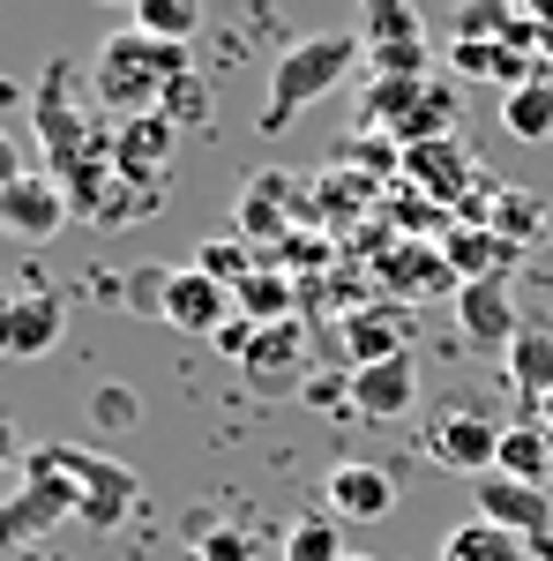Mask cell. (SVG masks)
Segmentation results:
<instances>
[{
    "mask_svg": "<svg viewBox=\"0 0 553 561\" xmlns=\"http://www.w3.org/2000/svg\"><path fill=\"white\" fill-rule=\"evenodd\" d=\"M494 472L546 486V479H553V434L546 427H502V457H494Z\"/></svg>",
    "mask_w": 553,
    "mask_h": 561,
    "instance_id": "22",
    "label": "cell"
},
{
    "mask_svg": "<svg viewBox=\"0 0 553 561\" xmlns=\"http://www.w3.org/2000/svg\"><path fill=\"white\" fill-rule=\"evenodd\" d=\"M457 262L449 248H412V255H389V300H434V293H457Z\"/></svg>",
    "mask_w": 553,
    "mask_h": 561,
    "instance_id": "18",
    "label": "cell"
},
{
    "mask_svg": "<svg viewBox=\"0 0 553 561\" xmlns=\"http://www.w3.org/2000/svg\"><path fill=\"white\" fill-rule=\"evenodd\" d=\"M352 31L367 38V60H375L382 83L426 76V23H419L412 0H359V23Z\"/></svg>",
    "mask_w": 553,
    "mask_h": 561,
    "instance_id": "5",
    "label": "cell"
},
{
    "mask_svg": "<svg viewBox=\"0 0 553 561\" xmlns=\"http://www.w3.org/2000/svg\"><path fill=\"white\" fill-rule=\"evenodd\" d=\"M23 457H31V449H23V434H15V420H0V472H8V465H23Z\"/></svg>",
    "mask_w": 553,
    "mask_h": 561,
    "instance_id": "35",
    "label": "cell"
},
{
    "mask_svg": "<svg viewBox=\"0 0 553 561\" xmlns=\"http://www.w3.org/2000/svg\"><path fill=\"white\" fill-rule=\"evenodd\" d=\"M502 367H509L516 397H523V404L539 412V404H546V389H553V330L523 322V330H516V345L502 352Z\"/></svg>",
    "mask_w": 553,
    "mask_h": 561,
    "instance_id": "19",
    "label": "cell"
},
{
    "mask_svg": "<svg viewBox=\"0 0 553 561\" xmlns=\"http://www.w3.org/2000/svg\"><path fill=\"white\" fill-rule=\"evenodd\" d=\"M15 173H31V165H15V142L0 135V180H15Z\"/></svg>",
    "mask_w": 553,
    "mask_h": 561,
    "instance_id": "36",
    "label": "cell"
},
{
    "mask_svg": "<svg viewBox=\"0 0 553 561\" xmlns=\"http://www.w3.org/2000/svg\"><path fill=\"white\" fill-rule=\"evenodd\" d=\"M441 561H539V554H531V539H516L509 524L464 517L449 539H441Z\"/></svg>",
    "mask_w": 553,
    "mask_h": 561,
    "instance_id": "20",
    "label": "cell"
},
{
    "mask_svg": "<svg viewBox=\"0 0 553 561\" xmlns=\"http://www.w3.org/2000/svg\"><path fill=\"white\" fill-rule=\"evenodd\" d=\"M539 53H553V31H539Z\"/></svg>",
    "mask_w": 553,
    "mask_h": 561,
    "instance_id": "38",
    "label": "cell"
},
{
    "mask_svg": "<svg viewBox=\"0 0 553 561\" xmlns=\"http://www.w3.org/2000/svg\"><path fill=\"white\" fill-rule=\"evenodd\" d=\"M90 420H97V427H135V389L105 382L97 397H90Z\"/></svg>",
    "mask_w": 553,
    "mask_h": 561,
    "instance_id": "30",
    "label": "cell"
},
{
    "mask_svg": "<svg viewBox=\"0 0 553 561\" xmlns=\"http://www.w3.org/2000/svg\"><path fill=\"white\" fill-rule=\"evenodd\" d=\"M471 510L494 524H509L516 539H531V554L553 561V494L531 486V479H509V472H479L471 479Z\"/></svg>",
    "mask_w": 553,
    "mask_h": 561,
    "instance_id": "7",
    "label": "cell"
},
{
    "mask_svg": "<svg viewBox=\"0 0 553 561\" xmlns=\"http://www.w3.org/2000/svg\"><path fill=\"white\" fill-rule=\"evenodd\" d=\"M426 457L434 465H449V472H494V457H502V427L494 420H479V412H441L434 427H426Z\"/></svg>",
    "mask_w": 553,
    "mask_h": 561,
    "instance_id": "17",
    "label": "cell"
},
{
    "mask_svg": "<svg viewBox=\"0 0 553 561\" xmlns=\"http://www.w3.org/2000/svg\"><path fill=\"white\" fill-rule=\"evenodd\" d=\"M539 427H553V389H546V404H539Z\"/></svg>",
    "mask_w": 553,
    "mask_h": 561,
    "instance_id": "37",
    "label": "cell"
},
{
    "mask_svg": "<svg viewBox=\"0 0 553 561\" xmlns=\"http://www.w3.org/2000/svg\"><path fill=\"white\" fill-rule=\"evenodd\" d=\"M68 217H76V203H68V187L53 173L0 180V232H15V240H53Z\"/></svg>",
    "mask_w": 553,
    "mask_h": 561,
    "instance_id": "13",
    "label": "cell"
},
{
    "mask_svg": "<svg viewBox=\"0 0 553 561\" xmlns=\"http://www.w3.org/2000/svg\"><path fill=\"white\" fill-rule=\"evenodd\" d=\"M344 382H352V412H359V420L396 427V420H412V404H419V359L396 352V359H375V367H352Z\"/></svg>",
    "mask_w": 553,
    "mask_h": 561,
    "instance_id": "14",
    "label": "cell"
},
{
    "mask_svg": "<svg viewBox=\"0 0 553 561\" xmlns=\"http://www.w3.org/2000/svg\"><path fill=\"white\" fill-rule=\"evenodd\" d=\"M187 76V45H165V38H142V31H113V38L97 45V60H90V105L97 113H113V121H128V113H165V90Z\"/></svg>",
    "mask_w": 553,
    "mask_h": 561,
    "instance_id": "2",
    "label": "cell"
},
{
    "mask_svg": "<svg viewBox=\"0 0 553 561\" xmlns=\"http://www.w3.org/2000/svg\"><path fill=\"white\" fill-rule=\"evenodd\" d=\"M60 330H68V300L45 293V285L0 300V359H45V352L60 345Z\"/></svg>",
    "mask_w": 553,
    "mask_h": 561,
    "instance_id": "15",
    "label": "cell"
},
{
    "mask_svg": "<svg viewBox=\"0 0 553 561\" xmlns=\"http://www.w3.org/2000/svg\"><path fill=\"white\" fill-rule=\"evenodd\" d=\"M337 345L352 367H375V359H396L412 352V300H367L337 322Z\"/></svg>",
    "mask_w": 553,
    "mask_h": 561,
    "instance_id": "16",
    "label": "cell"
},
{
    "mask_svg": "<svg viewBox=\"0 0 553 561\" xmlns=\"http://www.w3.org/2000/svg\"><path fill=\"white\" fill-rule=\"evenodd\" d=\"M203 270H210V277H224V285H240V277H247V270H255V262H247V248H224V240H210V248H203Z\"/></svg>",
    "mask_w": 553,
    "mask_h": 561,
    "instance_id": "32",
    "label": "cell"
},
{
    "mask_svg": "<svg viewBox=\"0 0 553 561\" xmlns=\"http://www.w3.org/2000/svg\"><path fill=\"white\" fill-rule=\"evenodd\" d=\"M322 510L344 524H389L396 517V472L367 465V457H337L322 479Z\"/></svg>",
    "mask_w": 553,
    "mask_h": 561,
    "instance_id": "12",
    "label": "cell"
},
{
    "mask_svg": "<svg viewBox=\"0 0 553 561\" xmlns=\"http://www.w3.org/2000/svg\"><path fill=\"white\" fill-rule=\"evenodd\" d=\"M344 561H375V554H344Z\"/></svg>",
    "mask_w": 553,
    "mask_h": 561,
    "instance_id": "40",
    "label": "cell"
},
{
    "mask_svg": "<svg viewBox=\"0 0 553 561\" xmlns=\"http://www.w3.org/2000/svg\"><path fill=\"white\" fill-rule=\"evenodd\" d=\"M240 382L255 389V397H292L307 382V322L285 314V322H262L247 359H240Z\"/></svg>",
    "mask_w": 553,
    "mask_h": 561,
    "instance_id": "11",
    "label": "cell"
},
{
    "mask_svg": "<svg viewBox=\"0 0 553 561\" xmlns=\"http://www.w3.org/2000/svg\"><path fill=\"white\" fill-rule=\"evenodd\" d=\"M367 60V38L359 31H307L277 53V68H269V90H262V113L255 128L262 135H285L299 113H314L322 98H337V83Z\"/></svg>",
    "mask_w": 553,
    "mask_h": 561,
    "instance_id": "1",
    "label": "cell"
},
{
    "mask_svg": "<svg viewBox=\"0 0 553 561\" xmlns=\"http://www.w3.org/2000/svg\"><path fill=\"white\" fill-rule=\"evenodd\" d=\"M255 330H262V322H247V314H232V322H224V330H217L210 345L224 352V359H247V345H255Z\"/></svg>",
    "mask_w": 553,
    "mask_h": 561,
    "instance_id": "33",
    "label": "cell"
},
{
    "mask_svg": "<svg viewBox=\"0 0 553 561\" xmlns=\"http://www.w3.org/2000/svg\"><path fill=\"white\" fill-rule=\"evenodd\" d=\"M76 517V486H68V472L53 465V449H31L23 457V486L0 502V547H31V539H45L53 524Z\"/></svg>",
    "mask_w": 553,
    "mask_h": 561,
    "instance_id": "4",
    "label": "cell"
},
{
    "mask_svg": "<svg viewBox=\"0 0 553 561\" xmlns=\"http://www.w3.org/2000/svg\"><path fill=\"white\" fill-rule=\"evenodd\" d=\"M502 128H509L516 142H546V135H553V90L546 83L502 90Z\"/></svg>",
    "mask_w": 553,
    "mask_h": 561,
    "instance_id": "25",
    "label": "cell"
},
{
    "mask_svg": "<svg viewBox=\"0 0 553 561\" xmlns=\"http://www.w3.org/2000/svg\"><path fill=\"white\" fill-rule=\"evenodd\" d=\"M367 121L375 128H396L404 150H419V142H441V135L457 128V98L441 83H426V76H404V83H375Z\"/></svg>",
    "mask_w": 553,
    "mask_h": 561,
    "instance_id": "6",
    "label": "cell"
},
{
    "mask_svg": "<svg viewBox=\"0 0 553 561\" xmlns=\"http://www.w3.org/2000/svg\"><path fill=\"white\" fill-rule=\"evenodd\" d=\"M516 293L509 277H464L457 285V345L479 352V359H502L516 345Z\"/></svg>",
    "mask_w": 553,
    "mask_h": 561,
    "instance_id": "10",
    "label": "cell"
},
{
    "mask_svg": "<svg viewBox=\"0 0 553 561\" xmlns=\"http://www.w3.org/2000/svg\"><path fill=\"white\" fill-rule=\"evenodd\" d=\"M546 434H553V427H546Z\"/></svg>",
    "mask_w": 553,
    "mask_h": 561,
    "instance_id": "41",
    "label": "cell"
},
{
    "mask_svg": "<svg viewBox=\"0 0 553 561\" xmlns=\"http://www.w3.org/2000/svg\"><path fill=\"white\" fill-rule=\"evenodd\" d=\"M172 158H180V121L172 113H128V121H113V173L120 180L165 195Z\"/></svg>",
    "mask_w": 553,
    "mask_h": 561,
    "instance_id": "9",
    "label": "cell"
},
{
    "mask_svg": "<svg viewBox=\"0 0 553 561\" xmlns=\"http://www.w3.org/2000/svg\"><path fill=\"white\" fill-rule=\"evenodd\" d=\"M165 113H172V121H203V83H195V76H180V83L165 90Z\"/></svg>",
    "mask_w": 553,
    "mask_h": 561,
    "instance_id": "34",
    "label": "cell"
},
{
    "mask_svg": "<svg viewBox=\"0 0 553 561\" xmlns=\"http://www.w3.org/2000/svg\"><path fill=\"white\" fill-rule=\"evenodd\" d=\"M45 449H53V465L68 472V486H76V524H90V531H113V524L135 517L142 479H135L120 457L83 449V442H45Z\"/></svg>",
    "mask_w": 553,
    "mask_h": 561,
    "instance_id": "3",
    "label": "cell"
},
{
    "mask_svg": "<svg viewBox=\"0 0 553 561\" xmlns=\"http://www.w3.org/2000/svg\"><path fill=\"white\" fill-rule=\"evenodd\" d=\"M128 23L142 31V38H165V45H187L195 31H203V0H135Z\"/></svg>",
    "mask_w": 553,
    "mask_h": 561,
    "instance_id": "24",
    "label": "cell"
},
{
    "mask_svg": "<svg viewBox=\"0 0 553 561\" xmlns=\"http://www.w3.org/2000/svg\"><path fill=\"white\" fill-rule=\"evenodd\" d=\"M404 158H412V173H426L434 187H457V180H464V165H457V142H449V135H441V142H419V150H404Z\"/></svg>",
    "mask_w": 553,
    "mask_h": 561,
    "instance_id": "28",
    "label": "cell"
},
{
    "mask_svg": "<svg viewBox=\"0 0 553 561\" xmlns=\"http://www.w3.org/2000/svg\"><path fill=\"white\" fill-rule=\"evenodd\" d=\"M285 561H344V517H299L285 531Z\"/></svg>",
    "mask_w": 553,
    "mask_h": 561,
    "instance_id": "27",
    "label": "cell"
},
{
    "mask_svg": "<svg viewBox=\"0 0 553 561\" xmlns=\"http://www.w3.org/2000/svg\"><path fill=\"white\" fill-rule=\"evenodd\" d=\"M232 314H240L232 285L210 277L203 262H172V270H165V307H158V322H172L180 337H217Z\"/></svg>",
    "mask_w": 553,
    "mask_h": 561,
    "instance_id": "8",
    "label": "cell"
},
{
    "mask_svg": "<svg viewBox=\"0 0 553 561\" xmlns=\"http://www.w3.org/2000/svg\"><path fill=\"white\" fill-rule=\"evenodd\" d=\"M195 539H203L195 561H247V554H255V539H247V531H203V524H195Z\"/></svg>",
    "mask_w": 553,
    "mask_h": 561,
    "instance_id": "31",
    "label": "cell"
},
{
    "mask_svg": "<svg viewBox=\"0 0 553 561\" xmlns=\"http://www.w3.org/2000/svg\"><path fill=\"white\" fill-rule=\"evenodd\" d=\"M105 8H135V0H105Z\"/></svg>",
    "mask_w": 553,
    "mask_h": 561,
    "instance_id": "39",
    "label": "cell"
},
{
    "mask_svg": "<svg viewBox=\"0 0 553 561\" xmlns=\"http://www.w3.org/2000/svg\"><path fill=\"white\" fill-rule=\"evenodd\" d=\"M232 300H240L247 322H285V314H292V277H277V270H262V262H255V270L232 285Z\"/></svg>",
    "mask_w": 553,
    "mask_h": 561,
    "instance_id": "26",
    "label": "cell"
},
{
    "mask_svg": "<svg viewBox=\"0 0 553 561\" xmlns=\"http://www.w3.org/2000/svg\"><path fill=\"white\" fill-rule=\"evenodd\" d=\"M441 248H449V262H457V277H509V262H516V240H502V232L479 225V217H471L464 232H449Z\"/></svg>",
    "mask_w": 553,
    "mask_h": 561,
    "instance_id": "21",
    "label": "cell"
},
{
    "mask_svg": "<svg viewBox=\"0 0 553 561\" xmlns=\"http://www.w3.org/2000/svg\"><path fill=\"white\" fill-rule=\"evenodd\" d=\"M285 203H292V187H285V173H262L247 195H240V232L247 240H277L292 217H285Z\"/></svg>",
    "mask_w": 553,
    "mask_h": 561,
    "instance_id": "23",
    "label": "cell"
},
{
    "mask_svg": "<svg viewBox=\"0 0 553 561\" xmlns=\"http://www.w3.org/2000/svg\"><path fill=\"white\" fill-rule=\"evenodd\" d=\"M494 210H502V217H486V225H494L502 240H523V232H539V203H531V195H502Z\"/></svg>",
    "mask_w": 553,
    "mask_h": 561,
    "instance_id": "29",
    "label": "cell"
}]
</instances>
